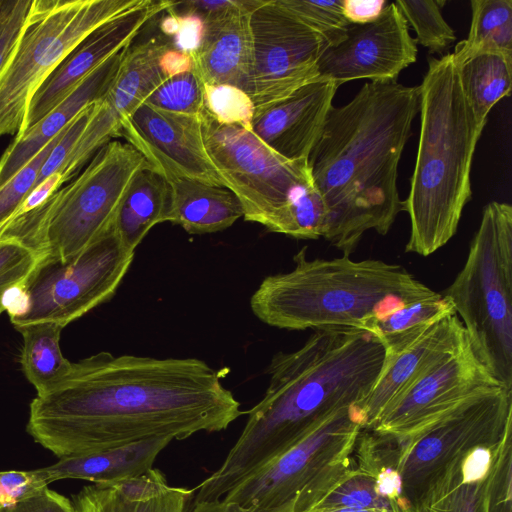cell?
<instances>
[{"label": "cell", "instance_id": "cell-1", "mask_svg": "<svg viewBox=\"0 0 512 512\" xmlns=\"http://www.w3.org/2000/svg\"><path fill=\"white\" fill-rule=\"evenodd\" d=\"M242 414L222 371L201 359L102 351L72 362L65 376L37 393L26 430L65 458L154 437L219 432Z\"/></svg>", "mask_w": 512, "mask_h": 512}, {"label": "cell", "instance_id": "cell-2", "mask_svg": "<svg viewBox=\"0 0 512 512\" xmlns=\"http://www.w3.org/2000/svg\"><path fill=\"white\" fill-rule=\"evenodd\" d=\"M385 358L377 337L355 329L316 330L299 349L275 354L263 398L247 412L238 440L220 467L197 486L192 503L222 499L328 417L358 408Z\"/></svg>", "mask_w": 512, "mask_h": 512}, {"label": "cell", "instance_id": "cell-3", "mask_svg": "<svg viewBox=\"0 0 512 512\" xmlns=\"http://www.w3.org/2000/svg\"><path fill=\"white\" fill-rule=\"evenodd\" d=\"M419 107V86L370 81L330 108L307 163L327 207L323 238L343 254L369 230L386 235L401 211L398 165Z\"/></svg>", "mask_w": 512, "mask_h": 512}, {"label": "cell", "instance_id": "cell-4", "mask_svg": "<svg viewBox=\"0 0 512 512\" xmlns=\"http://www.w3.org/2000/svg\"><path fill=\"white\" fill-rule=\"evenodd\" d=\"M420 90V134L408 197L406 252L429 256L456 233L472 196L471 168L483 131L469 106L452 53L428 60Z\"/></svg>", "mask_w": 512, "mask_h": 512}, {"label": "cell", "instance_id": "cell-5", "mask_svg": "<svg viewBox=\"0 0 512 512\" xmlns=\"http://www.w3.org/2000/svg\"><path fill=\"white\" fill-rule=\"evenodd\" d=\"M307 247L294 268L265 277L250 299L263 323L286 330L355 329L368 332L373 319L404 303L435 295L403 266L350 255L309 259Z\"/></svg>", "mask_w": 512, "mask_h": 512}, {"label": "cell", "instance_id": "cell-6", "mask_svg": "<svg viewBox=\"0 0 512 512\" xmlns=\"http://www.w3.org/2000/svg\"><path fill=\"white\" fill-rule=\"evenodd\" d=\"M147 167L152 166L129 143L110 141L68 184L13 218L0 237L18 239L40 257H73L112 229L131 181Z\"/></svg>", "mask_w": 512, "mask_h": 512}, {"label": "cell", "instance_id": "cell-7", "mask_svg": "<svg viewBox=\"0 0 512 512\" xmlns=\"http://www.w3.org/2000/svg\"><path fill=\"white\" fill-rule=\"evenodd\" d=\"M447 297L481 362L512 390V207L492 201L482 212L463 268Z\"/></svg>", "mask_w": 512, "mask_h": 512}, {"label": "cell", "instance_id": "cell-8", "mask_svg": "<svg viewBox=\"0 0 512 512\" xmlns=\"http://www.w3.org/2000/svg\"><path fill=\"white\" fill-rule=\"evenodd\" d=\"M142 1L33 0L0 70V137L21 133L36 90L87 35Z\"/></svg>", "mask_w": 512, "mask_h": 512}, {"label": "cell", "instance_id": "cell-9", "mask_svg": "<svg viewBox=\"0 0 512 512\" xmlns=\"http://www.w3.org/2000/svg\"><path fill=\"white\" fill-rule=\"evenodd\" d=\"M362 428L358 408H344L222 499L191 504L185 512H303L313 494L346 463Z\"/></svg>", "mask_w": 512, "mask_h": 512}, {"label": "cell", "instance_id": "cell-10", "mask_svg": "<svg viewBox=\"0 0 512 512\" xmlns=\"http://www.w3.org/2000/svg\"><path fill=\"white\" fill-rule=\"evenodd\" d=\"M134 254L112 227L73 257H39L10 297L11 323L15 329L39 322L67 326L114 296Z\"/></svg>", "mask_w": 512, "mask_h": 512}, {"label": "cell", "instance_id": "cell-11", "mask_svg": "<svg viewBox=\"0 0 512 512\" xmlns=\"http://www.w3.org/2000/svg\"><path fill=\"white\" fill-rule=\"evenodd\" d=\"M512 428V390L478 392L402 437L385 435L395 449L387 467L401 476L402 498L413 505L454 459L477 446L498 445ZM384 435V434H383Z\"/></svg>", "mask_w": 512, "mask_h": 512}, {"label": "cell", "instance_id": "cell-12", "mask_svg": "<svg viewBox=\"0 0 512 512\" xmlns=\"http://www.w3.org/2000/svg\"><path fill=\"white\" fill-rule=\"evenodd\" d=\"M204 145L224 186L238 198L246 221L267 230L292 194L312 181L307 160H287L252 131L201 113Z\"/></svg>", "mask_w": 512, "mask_h": 512}, {"label": "cell", "instance_id": "cell-13", "mask_svg": "<svg viewBox=\"0 0 512 512\" xmlns=\"http://www.w3.org/2000/svg\"><path fill=\"white\" fill-rule=\"evenodd\" d=\"M252 63L248 95L255 109L290 95L318 77L327 40L276 0L250 14Z\"/></svg>", "mask_w": 512, "mask_h": 512}, {"label": "cell", "instance_id": "cell-14", "mask_svg": "<svg viewBox=\"0 0 512 512\" xmlns=\"http://www.w3.org/2000/svg\"><path fill=\"white\" fill-rule=\"evenodd\" d=\"M497 387L504 386L476 356L467 338L423 371L368 429L378 434L402 437L430 423L466 398Z\"/></svg>", "mask_w": 512, "mask_h": 512}, {"label": "cell", "instance_id": "cell-15", "mask_svg": "<svg viewBox=\"0 0 512 512\" xmlns=\"http://www.w3.org/2000/svg\"><path fill=\"white\" fill-rule=\"evenodd\" d=\"M415 39L395 2L368 23H349L343 37L328 45L317 63L318 77L345 82L369 79L396 82L400 72L417 59Z\"/></svg>", "mask_w": 512, "mask_h": 512}, {"label": "cell", "instance_id": "cell-16", "mask_svg": "<svg viewBox=\"0 0 512 512\" xmlns=\"http://www.w3.org/2000/svg\"><path fill=\"white\" fill-rule=\"evenodd\" d=\"M165 179L182 177L224 186L210 160L200 116L142 103L121 124V135Z\"/></svg>", "mask_w": 512, "mask_h": 512}, {"label": "cell", "instance_id": "cell-17", "mask_svg": "<svg viewBox=\"0 0 512 512\" xmlns=\"http://www.w3.org/2000/svg\"><path fill=\"white\" fill-rule=\"evenodd\" d=\"M172 4L171 1L143 0L87 35L36 90L29 102L21 133L67 98L101 64L127 48L150 20Z\"/></svg>", "mask_w": 512, "mask_h": 512}, {"label": "cell", "instance_id": "cell-18", "mask_svg": "<svg viewBox=\"0 0 512 512\" xmlns=\"http://www.w3.org/2000/svg\"><path fill=\"white\" fill-rule=\"evenodd\" d=\"M338 88L335 81L317 77L283 99L255 109L251 131L281 157L307 160Z\"/></svg>", "mask_w": 512, "mask_h": 512}, {"label": "cell", "instance_id": "cell-19", "mask_svg": "<svg viewBox=\"0 0 512 512\" xmlns=\"http://www.w3.org/2000/svg\"><path fill=\"white\" fill-rule=\"evenodd\" d=\"M467 339L456 314L433 323L404 344L386 349L382 371L358 410L363 428H370L379 414L423 371Z\"/></svg>", "mask_w": 512, "mask_h": 512}, {"label": "cell", "instance_id": "cell-20", "mask_svg": "<svg viewBox=\"0 0 512 512\" xmlns=\"http://www.w3.org/2000/svg\"><path fill=\"white\" fill-rule=\"evenodd\" d=\"M263 0H238L206 17L199 48L191 55L203 84H227L248 94L252 63L250 14Z\"/></svg>", "mask_w": 512, "mask_h": 512}, {"label": "cell", "instance_id": "cell-21", "mask_svg": "<svg viewBox=\"0 0 512 512\" xmlns=\"http://www.w3.org/2000/svg\"><path fill=\"white\" fill-rule=\"evenodd\" d=\"M122 56L123 50L111 56L53 110L15 136L0 158V188L83 109L104 97L117 74Z\"/></svg>", "mask_w": 512, "mask_h": 512}, {"label": "cell", "instance_id": "cell-22", "mask_svg": "<svg viewBox=\"0 0 512 512\" xmlns=\"http://www.w3.org/2000/svg\"><path fill=\"white\" fill-rule=\"evenodd\" d=\"M461 457L443 469L415 502L412 512H511V462L503 455H494L483 480L463 482Z\"/></svg>", "mask_w": 512, "mask_h": 512}, {"label": "cell", "instance_id": "cell-23", "mask_svg": "<svg viewBox=\"0 0 512 512\" xmlns=\"http://www.w3.org/2000/svg\"><path fill=\"white\" fill-rule=\"evenodd\" d=\"M170 46L154 37L132 43L123 50L117 74L102 99L95 103L96 116L114 137L121 135L122 121L167 78L160 58Z\"/></svg>", "mask_w": 512, "mask_h": 512}, {"label": "cell", "instance_id": "cell-24", "mask_svg": "<svg viewBox=\"0 0 512 512\" xmlns=\"http://www.w3.org/2000/svg\"><path fill=\"white\" fill-rule=\"evenodd\" d=\"M193 490L168 484L157 468L115 484L85 486L73 498L77 512H185Z\"/></svg>", "mask_w": 512, "mask_h": 512}, {"label": "cell", "instance_id": "cell-25", "mask_svg": "<svg viewBox=\"0 0 512 512\" xmlns=\"http://www.w3.org/2000/svg\"><path fill=\"white\" fill-rule=\"evenodd\" d=\"M173 440L171 436H160L95 453L59 458L56 463L38 470L48 484L63 479L115 484L152 469L159 453Z\"/></svg>", "mask_w": 512, "mask_h": 512}, {"label": "cell", "instance_id": "cell-26", "mask_svg": "<svg viewBox=\"0 0 512 512\" xmlns=\"http://www.w3.org/2000/svg\"><path fill=\"white\" fill-rule=\"evenodd\" d=\"M166 221L181 226L189 234H209L231 227L243 217L235 194L225 186L198 180L171 177Z\"/></svg>", "mask_w": 512, "mask_h": 512}, {"label": "cell", "instance_id": "cell-27", "mask_svg": "<svg viewBox=\"0 0 512 512\" xmlns=\"http://www.w3.org/2000/svg\"><path fill=\"white\" fill-rule=\"evenodd\" d=\"M169 185L153 167L140 170L131 181L116 215L113 229L123 244L135 251L148 232L166 222Z\"/></svg>", "mask_w": 512, "mask_h": 512}, {"label": "cell", "instance_id": "cell-28", "mask_svg": "<svg viewBox=\"0 0 512 512\" xmlns=\"http://www.w3.org/2000/svg\"><path fill=\"white\" fill-rule=\"evenodd\" d=\"M466 99L477 123L485 127L491 109L510 96L512 54L485 51L475 54L458 66Z\"/></svg>", "mask_w": 512, "mask_h": 512}, {"label": "cell", "instance_id": "cell-29", "mask_svg": "<svg viewBox=\"0 0 512 512\" xmlns=\"http://www.w3.org/2000/svg\"><path fill=\"white\" fill-rule=\"evenodd\" d=\"M63 326L53 322L28 324L17 330L23 338L21 365L27 380L41 393L65 376L72 362L60 349Z\"/></svg>", "mask_w": 512, "mask_h": 512}, {"label": "cell", "instance_id": "cell-30", "mask_svg": "<svg viewBox=\"0 0 512 512\" xmlns=\"http://www.w3.org/2000/svg\"><path fill=\"white\" fill-rule=\"evenodd\" d=\"M468 36L459 42L452 57L456 66L477 53L512 54V0H472Z\"/></svg>", "mask_w": 512, "mask_h": 512}, {"label": "cell", "instance_id": "cell-31", "mask_svg": "<svg viewBox=\"0 0 512 512\" xmlns=\"http://www.w3.org/2000/svg\"><path fill=\"white\" fill-rule=\"evenodd\" d=\"M454 314L451 301L441 293H436L380 313L373 319L368 333L377 337L385 348H391L416 336L440 319Z\"/></svg>", "mask_w": 512, "mask_h": 512}, {"label": "cell", "instance_id": "cell-32", "mask_svg": "<svg viewBox=\"0 0 512 512\" xmlns=\"http://www.w3.org/2000/svg\"><path fill=\"white\" fill-rule=\"evenodd\" d=\"M328 212L313 181L298 188L278 213L268 231L296 239L324 237Z\"/></svg>", "mask_w": 512, "mask_h": 512}, {"label": "cell", "instance_id": "cell-33", "mask_svg": "<svg viewBox=\"0 0 512 512\" xmlns=\"http://www.w3.org/2000/svg\"><path fill=\"white\" fill-rule=\"evenodd\" d=\"M445 1L398 0L396 6L415 31V42L426 47L430 53H443L456 40L454 30L445 21L442 7Z\"/></svg>", "mask_w": 512, "mask_h": 512}, {"label": "cell", "instance_id": "cell-34", "mask_svg": "<svg viewBox=\"0 0 512 512\" xmlns=\"http://www.w3.org/2000/svg\"><path fill=\"white\" fill-rule=\"evenodd\" d=\"M143 103L169 112L200 116L204 110V84L193 68L166 79Z\"/></svg>", "mask_w": 512, "mask_h": 512}, {"label": "cell", "instance_id": "cell-35", "mask_svg": "<svg viewBox=\"0 0 512 512\" xmlns=\"http://www.w3.org/2000/svg\"><path fill=\"white\" fill-rule=\"evenodd\" d=\"M204 111L220 124L250 130L255 106L242 89L227 84H204Z\"/></svg>", "mask_w": 512, "mask_h": 512}, {"label": "cell", "instance_id": "cell-36", "mask_svg": "<svg viewBox=\"0 0 512 512\" xmlns=\"http://www.w3.org/2000/svg\"><path fill=\"white\" fill-rule=\"evenodd\" d=\"M39 257L20 240L0 237V314L7 311L12 293L26 280Z\"/></svg>", "mask_w": 512, "mask_h": 512}, {"label": "cell", "instance_id": "cell-37", "mask_svg": "<svg viewBox=\"0 0 512 512\" xmlns=\"http://www.w3.org/2000/svg\"><path fill=\"white\" fill-rule=\"evenodd\" d=\"M276 1L305 22L308 26L320 33L327 40L328 45L338 42L343 37L349 24L342 11L343 0Z\"/></svg>", "mask_w": 512, "mask_h": 512}, {"label": "cell", "instance_id": "cell-38", "mask_svg": "<svg viewBox=\"0 0 512 512\" xmlns=\"http://www.w3.org/2000/svg\"><path fill=\"white\" fill-rule=\"evenodd\" d=\"M64 129L0 188V231L14 217L24 200L33 190L42 165L58 143Z\"/></svg>", "mask_w": 512, "mask_h": 512}, {"label": "cell", "instance_id": "cell-39", "mask_svg": "<svg viewBox=\"0 0 512 512\" xmlns=\"http://www.w3.org/2000/svg\"><path fill=\"white\" fill-rule=\"evenodd\" d=\"M172 5L161 18V32L174 49L192 55L201 44L204 20L193 13L177 12Z\"/></svg>", "mask_w": 512, "mask_h": 512}, {"label": "cell", "instance_id": "cell-40", "mask_svg": "<svg viewBox=\"0 0 512 512\" xmlns=\"http://www.w3.org/2000/svg\"><path fill=\"white\" fill-rule=\"evenodd\" d=\"M33 0H1L0 70L21 35Z\"/></svg>", "mask_w": 512, "mask_h": 512}, {"label": "cell", "instance_id": "cell-41", "mask_svg": "<svg viewBox=\"0 0 512 512\" xmlns=\"http://www.w3.org/2000/svg\"><path fill=\"white\" fill-rule=\"evenodd\" d=\"M94 104V103H93ZM93 104L83 109L64 129V132L58 143L50 152L46 161L41 167L38 179L35 184L38 185L43 180L54 173H59L66 158L68 157L74 143L85 129L93 110ZM34 186V187H35Z\"/></svg>", "mask_w": 512, "mask_h": 512}, {"label": "cell", "instance_id": "cell-42", "mask_svg": "<svg viewBox=\"0 0 512 512\" xmlns=\"http://www.w3.org/2000/svg\"><path fill=\"white\" fill-rule=\"evenodd\" d=\"M47 486L48 483L38 469L0 471V509Z\"/></svg>", "mask_w": 512, "mask_h": 512}, {"label": "cell", "instance_id": "cell-43", "mask_svg": "<svg viewBox=\"0 0 512 512\" xmlns=\"http://www.w3.org/2000/svg\"><path fill=\"white\" fill-rule=\"evenodd\" d=\"M0 512H77L73 502L60 493L42 488L10 506L0 509Z\"/></svg>", "mask_w": 512, "mask_h": 512}, {"label": "cell", "instance_id": "cell-44", "mask_svg": "<svg viewBox=\"0 0 512 512\" xmlns=\"http://www.w3.org/2000/svg\"><path fill=\"white\" fill-rule=\"evenodd\" d=\"M387 4L386 0H343L342 11L349 23L364 24L377 19Z\"/></svg>", "mask_w": 512, "mask_h": 512}, {"label": "cell", "instance_id": "cell-45", "mask_svg": "<svg viewBox=\"0 0 512 512\" xmlns=\"http://www.w3.org/2000/svg\"><path fill=\"white\" fill-rule=\"evenodd\" d=\"M160 65L167 78L190 71L194 68L191 55L176 50L171 45L162 54Z\"/></svg>", "mask_w": 512, "mask_h": 512}, {"label": "cell", "instance_id": "cell-46", "mask_svg": "<svg viewBox=\"0 0 512 512\" xmlns=\"http://www.w3.org/2000/svg\"><path fill=\"white\" fill-rule=\"evenodd\" d=\"M312 512H381L372 509H355V508H336V509H326V510H316Z\"/></svg>", "mask_w": 512, "mask_h": 512}, {"label": "cell", "instance_id": "cell-47", "mask_svg": "<svg viewBox=\"0 0 512 512\" xmlns=\"http://www.w3.org/2000/svg\"><path fill=\"white\" fill-rule=\"evenodd\" d=\"M0 7H1V0H0Z\"/></svg>", "mask_w": 512, "mask_h": 512}]
</instances>
